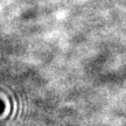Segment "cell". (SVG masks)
<instances>
[{"label": "cell", "instance_id": "obj_1", "mask_svg": "<svg viewBox=\"0 0 126 126\" xmlns=\"http://www.w3.org/2000/svg\"><path fill=\"white\" fill-rule=\"evenodd\" d=\"M2 111H4V103L0 102V113L2 112Z\"/></svg>", "mask_w": 126, "mask_h": 126}]
</instances>
